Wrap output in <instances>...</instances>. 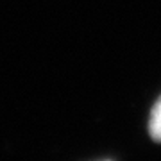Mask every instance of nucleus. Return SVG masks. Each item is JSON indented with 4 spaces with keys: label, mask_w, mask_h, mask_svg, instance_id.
Returning <instances> with one entry per match:
<instances>
[{
    "label": "nucleus",
    "mask_w": 161,
    "mask_h": 161,
    "mask_svg": "<svg viewBox=\"0 0 161 161\" xmlns=\"http://www.w3.org/2000/svg\"><path fill=\"white\" fill-rule=\"evenodd\" d=\"M150 134L154 140L161 142V98L154 106L152 115H150Z\"/></svg>",
    "instance_id": "nucleus-1"
}]
</instances>
